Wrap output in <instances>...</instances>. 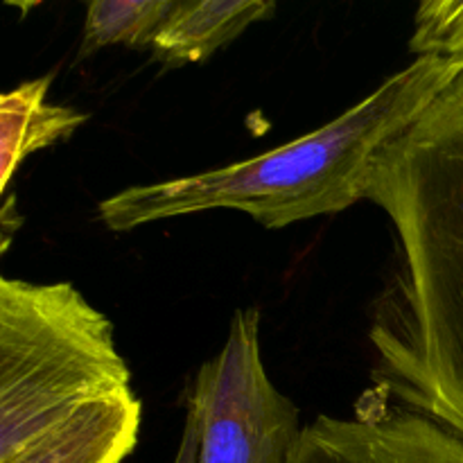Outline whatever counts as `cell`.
I'll use <instances>...</instances> for the list:
<instances>
[{
	"label": "cell",
	"instance_id": "obj_1",
	"mask_svg": "<svg viewBox=\"0 0 463 463\" xmlns=\"http://www.w3.org/2000/svg\"><path fill=\"white\" fill-rule=\"evenodd\" d=\"M366 199L396 251L369 326L375 378L463 441V72L380 154Z\"/></svg>",
	"mask_w": 463,
	"mask_h": 463
},
{
	"label": "cell",
	"instance_id": "obj_2",
	"mask_svg": "<svg viewBox=\"0 0 463 463\" xmlns=\"http://www.w3.org/2000/svg\"><path fill=\"white\" fill-rule=\"evenodd\" d=\"M461 72V63L416 57L310 134L215 170L131 185L99 202V222L113 233H127L152 222L208 211L244 213L267 229L337 215L366 199L380 154Z\"/></svg>",
	"mask_w": 463,
	"mask_h": 463
},
{
	"label": "cell",
	"instance_id": "obj_3",
	"mask_svg": "<svg viewBox=\"0 0 463 463\" xmlns=\"http://www.w3.org/2000/svg\"><path fill=\"white\" fill-rule=\"evenodd\" d=\"M131 392L113 324L75 285L0 280V461L89 402Z\"/></svg>",
	"mask_w": 463,
	"mask_h": 463
},
{
	"label": "cell",
	"instance_id": "obj_4",
	"mask_svg": "<svg viewBox=\"0 0 463 463\" xmlns=\"http://www.w3.org/2000/svg\"><path fill=\"white\" fill-rule=\"evenodd\" d=\"M188 410L197 419L199 463L289 461L301 419L262 364L258 307L235 312L222 351L194 378Z\"/></svg>",
	"mask_w": 463,
	"mask_h": 463
},
{
	"label": "cell",
	"instance_id": "obj_5",
	"mask_svg": "<svg viewBox=\"0 0 463 463\" xmlns=\"http://www.w3.org/2000/svg\"><path fill=\"white\" fill-rule=\"evenodd\" d=\"M288 463H463V441L410 410L319 416Z\"/></svg>",
	"mask_w": 463,
	"mask_h": 463
},
{
	"label": "cell",
	"instance_id": "obj_6",
	"mask_svg": "<svg viewBox=\"0 0 463 463\" xmlns=\"http://www.w3.org/2000/svg\"><path fill=\"white\" fill-rule=\"evenodd\" d=\"M143 402L131 393L95 401L77 410L0 463H122L134 452Z\"/></svg>",
	"mask_w": 463,
	"mask_h": 463
},
{
	"label": "cell",
	"instance_id": "obj_7",
	"mask_svg": "<svg viewBox=\"0 0 463 463\" xmlns=\"http://www.w3.org/2000/svg\"><path fill=\"white\" fill-rule=\"evenodd\" d=\"M279 0H176L158 30L152 52L163 66H193L271 16Z\"/></svg>",
	"mask_w": 463,
	"mask_h": 463
},
{
	"label": "cell",
	"instance_id": "obj_8",
	"mask_svg": "<svg viewBox=\"0 0 463 463\" xmlns=\"http://www.w3.org/2000/svg\"><path fill=\"white\" fill-rule=\"evenodd\" d=\"M50 84L52 75L36 77L0 98V190L5 194L32 154L68 140L89 120L75 107L48 102Z\"/></svg>",
	"mask_w": 463,
	"mask_h": 463
},
{
	"label": "cell",
	"instance_id": "obj_9",
	"mask_svg": "<svg viewBox=\"0 0 463 463\" xmlns=\"http://www.w3.org/2000/svg\"><path fill=\"white\" fill-rule=\"evenodd\" d=\"M176 0H86L80 59L102 48H152Z\"/></svg>",
	"mask_w": 463,
	"mask_h": 463
},
{
	"label": "cell",
	"instance_id": "obj_10",
	"mask_svg": "<svg viewBox=\"0 0 463 463\" xmlns=\"http://www.w3.org/2000/svg\"><path fill=\"white\" fill-rule=\"evenodd\" d=\"M410 50L463 66V0H419Z\"/></svg>",
	"mask_w": 463,
	"mask_h": 463
},
{
	"label": "cell",
	"instance_id": "obj_11",
	"mask_svg": "<svg viewBox=\"0 0 463 463\" xmlns=\"http://www.w3.org/2000/svg\"><path fill=\"white\" fill-rule=\"evenodd\" d=\"M172 463H199V428L197 419H194V414L190 410L188 416H185L179 450H176L175 461Z\"/></svg>",
	"mask_w": 463,
	"mask_h": 463
},
{
	"label": "cell",
	"instance_id": "obj_12",
	"mask_svg": "<svg viewBox=\"0 0 463 463\" xmlns=\"http://www.w3.org/2000/svg\"><path fill=\"white\" fill-rule=\"evenodd\" d=\"M5 3H7L9 7L18 9V12H21V14H27V12H30V9L39 7V5L43 3V0H5Z\"/></svg>",
	"mask_w": 463,
	"mask_h": 463
}]
</instances>
